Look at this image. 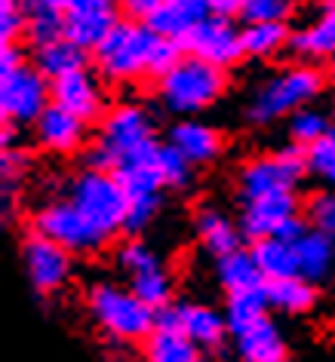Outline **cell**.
I'll list each match as a JSON object with an SVG mask.
<instances>
[{
	"label": "cell",
	"mask_w": 335,
	"mask_h": 362,
	"mask_svg": "<svg viewBox=\"0 0 335 362\" xmlns=\"http://www.w3.org/2000/svg\"><path fill=\"white\" fill-rule=\"evenodd\" d=\"M166 141L191 163V166H212L215 160L225 153V135L222 129H215L212 123L197 120V117H185L176 120L166 132Z\"/></svg>",
	"instance_id": "ac0fdd59"
},
{
	"label": "cell",
	"mask_w": 335,
	"mask_h": 362,
	"mask_svg": "<svg viewBox=\"0 0 335 362\" xmlns=\"http://www.w3.org/2000/svg\"><path fill=\"white\" fill-rule=\"evenodd\" d=\"M86 129H89V123L68 114L59 105H50L38 117V123L31 126L38 148L47 153H56V157H74V153L86 151Z\"/></svg>",
	"instance_id": "2e32d148"
},
{
	"label": "cell",
	"mask_w": 335,
	"mask_h": 362,
	"mask_svg": "<svg viewBox=\"0 0 335 362\" xmlns=\"http://www.w3.org/2000/svg\"><path fill=\"white\" fill-rule=\"evenodd\" d=\"M154 169H157L163 187H169V191H182L194 181V166L169 141H163L154 153Z\"/></svg>",
	"instance_id": "d6a6232c"
},
{
	"label": "cell",
	"mask_w": 335,
	"mask_h": 362,
	"mask_svg": "<svg viewBox=\"0 0 335 362\" xmlns=\"http://www.w3.org/2000/svg\"><path fill=\"white\" fill-rule=\"evenodd\" d=\"M154 114L142 102H117L98 123V139L86 148V166L114 172L120 163L144 157L157 148Z\"/></svg>",
	"instance_id": "7a4b0ae2"
},
{
	"label": "cell",
	"mask_w": 335,
	"mask_h": 362,
	"mask_svg": "<svg viewBox=\"0 0 335 362\" xmlns=\"http://www.w3.org/2000/svg\"><path fill=\"white\" fill-rule=\"evenodd\" d=\"M144 362H197L200 347L182 329H154L151 338L142 344Z\"/></svg>",
	"instance_id": "4316f807"
},
{
	"label": "cell",
	"mask_w": 335,
	"mask_h": 362,
	"mask_svg": "<svg viewBox=\"0 0 335 362\" xmlns=\"http://www.w3.org/2000/svg\"><path fill=\"white\" fill-rule=\"evenodd\" d=\"M28 31V4L25 0H0V37L4 43H19Z\"/></svg>",
	"instance_id": "f35d334b"
},
{
	"label": "cell",
	"mask_w": 335,
	"mask_h": 362,
	"mask_svg": "<svg viewBox=\"0 0 335 362\" xmlns=\"http://www.w3.org/2000/svg\"><path fill=\"white\" fill-rule=\"evenodd\" d=\"M65 197L111 240L120 230H126V194L114 172L93 166L77 169L65 181Z\"/></svg>",
	"instance_id": "8992f818"
},
{
	"label": "cell",
	"mask_w": 335,
	"mask_h": 362,
	"mask_svg": "<svg viewBox=\"0 0 335 362\" xmlns=\"http://www.w3.org/2000/svg\"><path fill=\"white\" fill-rule=\"evenodd\" d=\"M332 126H335V120L323 111V107L307 105V107L295 111V114L286 120L289 144H298V148H305V151H307L311 144L323 141V139H329V135H332Z\"/></svg>",
	"instance_id": "4dcf8cb0"
},
{
	"label": "cell",
	"mask_w": 335,
	"mask_h": 362,
	"mask_svg": "<svg viewBox=\"0 0 335 362\" xmlns=\"http://www.w3.org/2000/svg\"><path fill=\"white\" fill-rule=\"evenodd\" d=\"M25 4H28V31H25V37L34 49L65 37V13L34 4V0H25Z\"/></svg>",
	"instance_id": "1f68e13d"
},
{
	"label": "cell",
	"mask_w": 335,
	"mask_h": 362,
	"mask_svg": "<svg viewBox=\"0 0 335 362\" xmlns=\"http://www.w3.org/2000/svg\"><path fill=\"white\" fill-rule=\"evenodd\" d=\"M34 230L59 243L71 255H96L111 243V237L98 224L89 221L68 197L40 203L38 212H34Z\"/></svg>",
	"instance_id": "ba28073f"
},
{
	"label": "cell",
	"mask_w": 335,
	"mask_h": 362,
	"mask_svg": "<svg viewBox=\"0 0 335 362\" xmlns=\"http://www.w3.org/2000/svg\"><path fill=\"white\" fill-rule=\"evenodd\" d=\"M243 6H246V0H210V13L212 16H228V19L240 16Z\"/></svg>",
	"instance_id": "ee69618b"
},
{
	"label": "cell",
	"mask_w": 335,
	"mask_h": 362,
	"mask_svg": "<svg viewBox=\"0 0 335 362\" xmlns=\"http://www.w3.org/2000/svg\"><path fill=\"white\" fill-rule=\"evenodd\" d=\"M305 153H307V175L320 178L326 187H332L335 191V139L332 135L329 139H323V141H317V144H311Z\"/></svg>",
	"instance_id": "74e56055"
},
{
	"label": "cell",
	"mask_w": 335,
	"mask_h": 362,
	"mask_svg": "<svg viewBox=\"0 0 335 362\" xmlns=\"http://www.w3.org/2000/svg\"><path fill=\"white\" fill-rule=\"evenodd\" d=\"M130 288L148 307H154V310L173 304V276H169V270L163 264L154 267V270H144V274H139V276H132Z\"/></svg>",
	"instance_id": "836d02e7"
},
{
	"label": "cell",
	"mask_w": 335,
	"mask_h": 362,
	"mask_svg": "<svg viewBox=\"0 0 335 362\" xmlns=\"http://www.w3.org/2000/svg\"><path fill=\"white\" fill-rule=\"evenodd\" d=\"M31 172V157L22 148H6L0 153V175H4V191H16Z\"/></svg>",
	"instance_id": "ab89813d"
},
{
	"label": "cell",
	"mask_w": 335,
	"mask_h": 362,
	"mask_svg": "<svg viewBox=\"0 0 335 362\" xmlns=\"http://www.w3.org/2000/svg\"><path fill=\"white\" fill-rule=\"evenodd\" d=\"M194 233H197L200 249L212 261H219L225 255H231V252L243 249L240 240H246L243 230H240V224L234 221L222 206H212V203H206L194 212Z\"/></svg>",
	"instance_id": "d6986e66"
},
{
	"label": "cell",
	"mask_w": 335,
	"mask_h": 362,
	"mask_svg": "<svg viewBox=\"0 0 335 362\" xmlns=\"http://www.w3.org/2000/svg\"><path fill=\"white\" fill-rule=\"evenodd\" d=\"M182 56H185L182 43L160 37L157 47H154V56H151V80H160L163 74H169V71L182 62Z\"/></svg>",
	"instance_id": "60d3db41"
},
{
	"label": "cell",
	"mask_w": 335,
	"mask_h": 362,
	"mask_svg": "<svg viewBox=\"0 0 335 362\" xmlns=\"http://www.w3.org/2000/svg\"><path fill=\"white\" fill-rule=\"evenodd\" d=\"M86 313L96 329L114 344H144L157 329V310L148 307L132 288L117 283H93L86 288Z\"/></svg>",
	"instance_id": "277c9868"
},
{
	"label": "cell",
	"mask_w": 335,
	"mask_h": 362,
	"mask_svg": "<svg viewBox=\"0 0 335 362\" xmlns=\"http://www.w3.org/2000/svg\"><path fill=\"white\" fill-rule=\"evenodd\" d=\"M120 4V10L130 16V19H142V22H148L154 13L163 6V0H117Z\"/></svg>",
	"instance_id": "b9f144b4"
},
{
	"label": "cell",
	"mask_w": 335,
	"mask_h": 362,
	"mask_svg": "<svg viewBox=\"0 0 335 362\" xmlns=\"http://www.w3.org/2000/svg\"><path fill=\"white\" fill-rule=\"evenodd\" d=\"M182 49L188 56H197L203 62H210L215 68H234L240 59H246L243 49V28L234 25L228 16H206L200 25H194L191 34L182 40Z\"/></svg>",
	"instance_id": "7c38bea8"
},
{
	"label": "cell",
	"mask_w": 335,
	"mask_h": 362,
	"mask_svg": "<svg viewBox=\"0 0 335 362\" xmlns=\"http://www.w3.org/2000/svg\"><path fill=\"white\" fill-rule=\"evenodd\" d=\"M160 34L142 19H120L93 52V68L105 83L130 86L151 77V56Z\"/></svg>",
	"instance_id": "5b68a950"
},
{
	"label": "cell",
	"mask_w": 335,
	"mask_h": 362,
	"mask_svg": "<svg viewBox=\"0 0 335 362\" xmlns=\"http://www.w3.org/2000/svg\"><path fill=\"white\" fill-rule=\"evenodd\" d=\"M265 295L271 310L286 313V316H305L317 307V286L298 276H286V279H271L265 283Z\"/></svg>",
	"instance_id": "cb8c5ba5"
},
{
	"label": "cell",
	"mask_w": 335,
	"mask_h": 362,
	"mask_svg": "<svg viewBox=\"0 0 335 362\" xmlns=\"http://www.w3.org/2000/svg\"><path fill=\"white\" fill-rule=\"evenodd\" d=\"M19 255H22L25 276H28V283L38 295H56L74 276V255L38 230H31L22 240Z\"/></svg>",
	"instance_id": "8fae6325"
},
{
	"label": "cell",
	"mask_w": 335,
	"mask_h": 362,
	"mask_svg": "<svg viewBox=\"0 0 335 362\" xmlns=\"http://www.w3.org/2000/svg\"><path fill=\"white\" fill-rule=\"evenodd\" d=\"M326 77H329V83H335V56L326 62Z\"/></svg>",
	"instance_id": "7dc6e473"
},
{
	"label": "cell",
	"mask_w": 335,
	"mask_h": 362,
	"mask_svg": "<svg viewBox=\"0 0 335 362\" xmlns=\"http://www.w3.org/2000/svg\"><path fill=\"white\" fill-rule=\"evenodd\" d=\"M34 68L40 71L43 77L50 80H59L71 74V71H80L86 68V52L77 47V43H71L68 37H62L56 43H47V47H38L34 49Z\"/></svg>",
	"instance_id": "f1b7e54d"
},
{
	"label": "cell",
	"mask_w": 335,
	"mask_h": 362,
	"mask_svg": "<svg viewBox=\"0 0 335 362\" xmlns=\"http://www.w3.org/2000/svg\"><path fill=\"white\" fill-rule=\"evenodd\" d=\"M157 148L144 153V157L126 160L114 169V175L126 194V233H132V237L148 230L163 209V181L157 175V169H154Z\"/></svg>",
	"instance_id": "9c48e42d"
},
{
	"label": "cell",
	"mask_w": 335,
	"mask_h": 362,
	"mask_svg": "<svg viewBox=\"0 0 335 362\" xmlns=\"http://www.w3.org/2000/svg\"><path fill=\"white\" fill-rule=\"evenodd\" d=\"M50 105L52 80L43 77L34 65H22L10 74H0V114H4V123L34 126Z\"/></svg>",
	"instance_id": "30bf717a"
},
{
	"label": "cell",
	"mask_w": 335,
	"mask_h": 362,
	"mask_svg": "<svg viewBox=\"0 0 335 362\" xmlns=\"http://www.w3.org/2000/svg\"><path fill=\"white\" fill-rule=\"evenodd\" d=\"M268 310H271V304H268L265 286L228 295V301H225V320L231 325V334H240V332L252 329L256 322L268 320Z\"/></svg>",
	"instance_id": "f546056e"
},
{
	"label": "cell",
	"mask_w": 335,
	"mask_h": 362,
	"mask_svg": "<svg viewBox=\"0 0 335 362\" xmlns=\"http://www.w3.org/2000/svg\"><path fill=\"white\" fill-rule=\"evenodd\" d=\"M197 362H212V359H206V356H200V359H197Z\"/></svg>",
	"instance_id": "c3c4849f"
},
{
	"label": "cell",
	"mask_w": 335,
	"mask_h": 362,
	"mask_svg": "<svg viewBox=\"0 0 335 362\" xmlns=\"http://www.w3.org/2000/svg\"><path fill=\"white\" fill-rule=\"evenodd\" d=\"M302 215V203H298V194L295 191H277V194H265V197H256V200H246L240 203V230L243 237L259 243V240H268V237H277L280 228L289 224L293 218Z\"/></svg>",
	"instance_id": "5bb4252c"
},
{
	"label": "cell",
	"mask_w": 335,
	"mask_h": 362,
	"mask_svg": "<svg viewBox=\"0 0 335 362\" xmlns=\"http://www.w3.org/2000/svg\"><path fill=\"white\" fill-rule=\"evenodd\" d=\"M234 338V353L240 362H289V344L283 329L271 320L256 322L252 329L231 334Z\"/></svg>",
	"instance_id": "44dd1931"
},
{
	"label": "cell",
	"mask_w": 335,
	"mask_h": 362,
	"mask_svg": "<svg viewBox=\"0 0 335 362\" xmlns=\"http://www.w3.org/2000/svg\"><path fill=\"white\" fill-rule=\"evenodd\" d=\"M326 83H329V77L314 62L283 65L252 86L246 107H243V117H246L249 126H259V129L280 120H289L295 111L314 105L323 95Z\"/></svg>",
	"instance_id": "6da1fadb"
},
{
	"label": "cell",
	"mask_w": 335,
	"mask_h": 362,
	"mask_svg": "<svg viewBox=\"0 0 335 362\" xmlns=\"http://www.w3.org/2000/svg\"><path fill=\"white\" fill-rule=\"evenodd\" d=\"M215 279H219V286L228 295L265 286V276H261L256 258H252V249H237V252H231V255L215 261Z\"/></svg>",
	"instance_id": "d4e9b609"
},
{
	"label": "cell",
	"mask_w": 335,
	"mask_h": 362,
	"mask_svg": "<svg viewBox=\"0 0 335 362\" xmlns=\"http://www.w3.org/2000/svg\"><path fill=\"white\" fill-rule=\"evenodd\" d=\"M34 4H43V6H52V10L68 13L71 6H77V4H80V0H34Z\"/></svg>",
	"instance_id": "bcb514c9"
},
{
	"label": "cell",
	"mask_w": 335,
	"mask_h": 362,
	"mask_svg": "<svg viewBox=\"0 0 335 362\" xmlns=\"http://www.w3.org/2000/svg\"><path fill=\"white\" fill-rule=\"evenodd\" d=\"M52 105L65 107L68 114L80 117L84 123H102V117L111 107L105 93V80L98 77L96 68H80L52 80Z\"/></svg>",
	"instance_id": "4fadbf2b"
},
{
	"label": "cell",
	"mask_w": 335,
	"mask_h": 362,
	"mask_svg": "<svg viewBox=\"0 0 335 362\" xmlns=\"http://www.w3.org/2000/svg\"><path fill=\"white\" fill-rule=\"evenodd\" d=\"M28 65L25 62V52L19 43H4V49H0V74H10V71Z\"/></svg>",
	"instance_id": "7bdbcfd3"
},
{
	"label": "cell",
	"mask_w": 335,
	"mask_h": 362,
	"mask_svg": "<svg viewBox=\"0 0 335 362\" xmlns=\"http://www.w3.org/2000/svg\"><path fill=\"white\" fill-rule=\"evenodd\" d=\"M295 255H298V274L307 283L323 286L335 276V240L326 237L320 230H307L302 240L295 243Z\"/></svg>",
	"instance_id": "603a6c76"
},
{
	"label": "cell",
	"mask_w": 335,
	"mask_h": 362,
	"mask_svg": "<svg viewBox=\"0 0 335 362\" xmlns=\"http://www.w3.org/2000/svg\"><path fill=\"white\" fill-rule=\"evenodd\" d=\"M228 93V71L215 68L197 56H182V62L157 80V102L166 114L178 117H200L219 105Z\"/></svg>",
	"instance_id": "3957f363"
},
{
	"label": "cell",
	"mask_w": 335,
	"mask_h": 362,
	"mask_svg": "<svg viewBox=\"0 0 335 362\" xmlns=\"http://www.w3.org/2000/svg\"><path fill=\"white\" fill-rule=\"evenodd\" d=\"M0 141H4V151H6V148H19V144H16V126H13V123H4Z\"/></svg>",
	"instance_id": "f6af8a7d"
},
{
	"label": "cell",
	"mask_w": 335,
	"mask_h": 362,
	"mask_svg": "<svg viewBox=\"0 0 335 362\" xmlns=\"http://www.w3.org/2000/svg\"><path fill=\"white\" fill-rule=\"evenodd\" d=\"M289 40H293L289 22H249V25H243V49H246V59L268 62V59L280 56L283 49H289Z\"/></svg>",
	"instance_id": "484cf974"
},
{
	"label": "cell",
	"mask_w": 335,
	"mask_h": 362,
	"mask_svg": "<svg viewBox=\"0 0 335 362\" xmlns=\"http://www.w3.org/2000/svg\"><path fill=\"white\" fill-rule=\"evenodd\" d=\"M252 258L265 276V283L271 279H286V276H298V255L295 246L280 237H268L252 243Z\"/></svg>",
	"instance_id": "83f0119b"
},
{
	"label": "cell",
	"mask_w": 335,
	"mask_h": 362,
	"mask_svg": "<svg viewBox=\"0 0 335 362\" xmlns=\"http://www.w3.org/2000/svg\"><path fill=\"white\" fill-rule=\"evenodd\" d=\"M305 175H307V153L298 144H286V148H277L271 153H256L237 172L240 203L277 191H298Z\"/></svg>",
	"instance_id": "52a82bcc"
},
{
	"label": "cell",
	"mask_w": 335,
	"mask_h": 362,
	"mask_svg": "<svg viewBox=\"0 0 335 362\" xmlns=\"http://www.w3.org/2000/svg\"><path fill=\"white\" fill-rule=\"evenodd\" d=\"M206 16H210V0H163V6L151 16L148 25L160 37L182 43Z\"/></svg>",
	"instance_id": "7402d4cb"
},
{
	"label": "cell",
	"mask_w": 335,
	"mask_h": 362,
	"mask_svg": "<svg viewBox=\"0 0 335 362\" xmlns=\"http://www.w3.org/2000/svg\"><path fill=\"white\" fill-rule=\"evenodd\" d=\"M160 264H163L160 255L148 246V243H142V240H126L123 246L117 249V267H120L130 279L144 274V270L160 267Z\"/></svg>",
	"instance_id": "e575fe53"
},
{
	"label": "cell",
	"mask_w": 335,
	"mask_h": 362,
	"mask_svg": "<svg viewBox=\"0 0 335 362\" xmlns=\"http://www.w3.org/2000/svg\"><path fill=\"white\" fill-rule=\"evenodd\" d=\"M298 0H246L240 19L243 22H289Z\"/></svg>",
	"instance_id": "8d00e7d4"
},
{
	"label": "cell",
	"mask_w": 335,
	"mask_h": 362,
	"mask_svg": "<svg viewBox=\"0 0 335 362\" xmlns=\"http://www.w3.org/2000/svg\"><path fill=\"white\" fill-rule=\"evenodd\" d=\"M178 307V329L191 338L200 350H219L231 334V325L225 320V310H215L203 301H182Z\"/></svg>",
	"instance_id": "ffe728a7"
},
{
	"label": "cell",
	"mask_w": 335,
	"mask_h": 362,
	"mask_svg": "<svg viewBox=\"0 0 335 362\" xmlns=\"http://www.w3.org/2000/svg\"><path fill=\"white\" fill-rule=\"evenodd\" d=\"M117 22H120L117 0H80L65 13V37L84 52H96L98 43L117 28Z\"/></svg>",
	"instance_id": "9a60e30c"
},
{
	"label": "cell",
	"mask_w": 335,
	"mask_h": 362,
	"mask_svg": "<svg viewBox=\"0 0 335 362\" xmlns=\"http://www.w3.org/2000/svg\"><path fill=\"white\" fill-rule=\"evenodd\" d=\"M289 52L298 62H329L335 56V0H314V13L293 31Z\"/></svg>",
	"instance_id": "e0dca14e"
},
{
	"label": "cell",
	"mask_w": 335,
	"mask_h": 362,
	"mask_svg": "<svg viewBox=\"0 0 335 362\" xmlns=\"http://www.w3.org/2000/svg\"><path fill=\"white\" fill-rule=\"evenodd\" d=\"M332 139H335V126H332Z\"/></svg>",
	"instance_id": "681fc988"
},
{
	"label": "cell",
	"mask_w": 335,
	"mask_h": 362,
	"mask_svg": "<svg viewBox=\"0 0 335 362\" xmlns=\"http://www.w3.org/2000/svg\"><path fill=\"white\" fill-rule=\"evenodd\" d=\"M305 221L311 224V230H320L326 237L335 240V191H317L311 200L305 203Z\"/></svg>",
	"instance_id": "d590c367"
}]
</instances>
